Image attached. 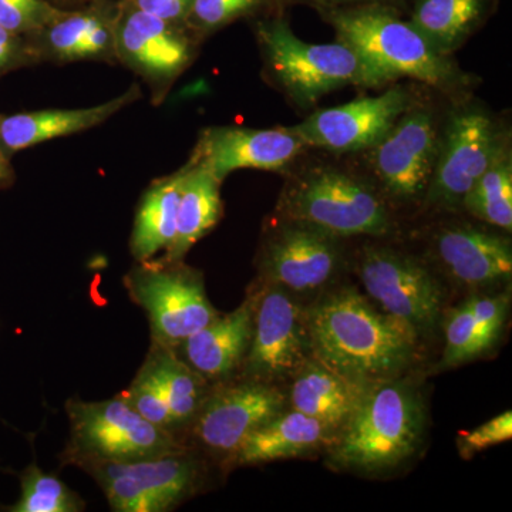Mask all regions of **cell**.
<instances>
[{"label": "cell", "mask_w": 512, "mask_h": 512, "mask_svg": "<svg viewBox=\"0 0 512 512\" xmlns=\"http://www.w3.org/2000/svg\"><path fill=\"white\" fill-rule=\"evenodd\" d=\"M185 174L187 168L154 185L141 201L130 242L138 262L150 261L173 242Z\"/></svg>", "instance_id": "d4e9b609"}, {"label": "cell", "mask_w": 512, "mask_h": 512, "mask_svg": "<svg viewBox=\"0 0 512 512\" xmlns=\"http://www.w3.org/2000/svg\"><path fill=\"white\" fill-rule=\"evenodd\" d=\"M512 437L511 410L498 414L494 419L481 424L476 430L461 433L457 439L460 456L471 458L487 448L510 441Z\"/></svg>", "instance_id": "1f68e13d"}, {"label": "cell", "mask_w": 512, "mask_h": 512, "mask_svg": "<svg viewBox=\"0 0 512 512\" xmlns=\"http://www.w3.org/2000/svg\"><path fill=\"white\" fill-rule=\"evenodd\" d=\"M343 265L340 238L286 218L272 232L259 258L261 281L299 298L329 289Z\"/></svg>", "instance_id": "7c38bea8"}, {"label": "cell", "mask_w": 512, "mask_h": 512, "mask_svg": "<svg viewBox=\"0 0 512 512\" xmlns=\"http://www.w3.org/2000/svg\"><path fill=\"white\" fill-rule=\"evenodd\" d=\"M504 148L490 117L478 111L456 114L448 123L424 198L436 207H463L468 192Z\"/></svg>", "instance_id": "4fadbf2b"}, {"label": "cell", "mask_w": 512, "mask_h": 512, "mask_svg": "<svg viewBox=\"0 0 512 512\" xmlns=\"http://www.w3.org/2000/svg\"><path fill=\"white\" fill-rule=\"evenodd\" d=\"M9 178V167L6 164L5 157H3L2 151H0V185L5 183Z\"/></svg>", "instance_id": "74e56055"}, {"label": "cell", "mask_w": 512, "mask_h": 512, "mask_svg": "<svg viewBox=\"0 0 512 512\" xmlns=\"http://www.w3.org/2000/svg\"><path fill=\"white\" fill-rule=\"evenodd\" d=\"M325 2H346V0H325Z\"/></svg>", "instance_id": "ab89813d"}, {"label": "cell", "mask_w": 512, "mask_h": 512, "mask_svg": "<svg viewBox=\"0 0 512 512\" xmlns=\"http://www.w3.org/2000/svg\"><path fill=\"white\" fill-rule=\"evenodd\" d=\"M221 214L220 181L204 165H191L181 191L175 237L163 259L183 261L185 254L217 225Z\"/></svg>", "instance_id": "603a6c76"}, {"label": "cell", "mask_w": 512, "mask_h": 512, "mask_svg": "<svg viewBox=\"0 0 512 512\" xmlns=\"http://www.w3.org/2000/svg\"><path fill=\"white\" fill-rule=\"evenodd\" d=\"M63 15L46 0H0V26L12 35L43 28Z\"/></svg>", "instance_id": "4dcf8cb0"}, {"label": "cell", "mask_w": 512, "mask_h": 512, "mask_svg": "<svg viewBox=\"0 0 512 512\" xmlns=\"http://www.w3.org/2000/svg\"><path fill=\"white\" fill-rule=\"evenodd\" d=\"M357 274L367 298L420 339L430 335L443 319V286L413 256L389 248H366Z\"/></svg>", "instance_id": "8fae6325"}, {"label": "cell", "mask_w": 512, "mask_h": 512, "mask_svg": "<svg viewBox=\"0 0 512 512\" xmlns=\"http://www.w3.org/2000/svg\"><path fill=\"white\" fill-rule=\"evenodd\" d=\"M15 35L0 26V69L6 66L15 53Z\"/></svg>", "instance_id": "8d00e7d4"}, {"label": "cell", "mask_w": 512, "mask_h": 512, "mask_svg": "<svg viewBox=\"0 0 512 512\" xmlns=\"http://www.w3.org/2000/svg\"><path fill=\"white\" fill-rule=\"evenodd\" d=\"M336 434L313 417L285 409L245 440L234 466H258L328 450Z\"/></svg>", "instance_id": "ffe728a7"}, {"label": "cell", "mask_w": 512, "mask_h": 512, "mask_svg": "<svg viewBox=\"0 0 512 512\" xmlns=\"http://www.w3.org/2000/svg\"><path fill=\"white\" fill-rule=\"evenodd\" d=\"M426 429V403L412 380L369 384L330 444L329 464L366 476L392 473L416 457Z\"/></svg>", "instance_id": "7a4b0ae2"}, {"label": "cell", "mask_w": 512, "mask_h": 512, "mask_svg": "<svg viewBox=\"0 0 512 512\" xmlns=\"http://www.w3.org/2000/svg\"><path fill=\"white\" fill-rule=\"evenodd\" d=\"M285 409L288 397L279 384L232 377L212 384L181 441L185 447L234 466L245 440Z\"/></svg>", "instance_id": "52a82bcc"}, {"label": "cell", "mask_w": 512, "mask_h": 512, "mask_svg": "<svg viewBox=\"0 0 512 512\" xmlns=\"http://www.w3.org/2000/svg\"><path fill=\"white\" fill-rule=\"evenodd\" d=\"M96 20L97 16L92 15H63L52 23L49 32L50 46L62 57L77 59L80 46Z\"/></svg>", "instance_id": "d6a6232c"}, {"label": "cell", "mask_w": 512, "mask_h": 512, "mask_svg": "<svg viewBox=\"0 0 512 512\" xmlns=\"http://www.w3.org/2000/svg\"><path fill=\"white\" fill-rule=\"evenodd\" d=\"M291 380V389L286 394L289 409L319 420L335 434L355 412L367 387L350 382L313 356Z\"/></svg>", "instance_id": "44dd1931"}, {"label": "cell", "mask_w": 512, "mask_h": 512, "mask_svg": "<svg viewBox=\"0 0 512 512\" xmlns=\"http://www.w3.org/2000/svg\"><path fill=\"white\" fill-rule=\"evenodd\" d=\"M259 2L261 0H192L191 12L202 26L214 28L248 12Z\"/></svg>", "instance_id": "836d02e7"}, {"label": "cell", "mask_w": 512, "mask_h": 512, "mask_svg": "<svg viewBox=\"0 0 512 512\" xmlns=\"http://www.w3.org/2000/svg\"><path fill=\"white\" fill-rule=\"evenodd\" d=\"M57 3H66V5H84V3H93L96 0H56Z\"/></svg>", "instance_id": "f35d334b"}, {"label": "cell", "mask_w": 512, "mask_h": 512, "mask_svg": "<svg viewBox=\"0 0 512 512\" xmlns=\"http://www.w3.org/2000/svg\"><path fill=\"white\" fill-rule=\"evenodd\" d=\"M308 325L312 356L360 386L402 377L419 359V336L355 286L319 293Z\"/></svg>", "instance_id": "6da1fadb"}, {"label": "cell", "mask_w": 512, "mask_h": 512, "mask_svg": "<svg viewBox=\"0 0 512 512\" xmlns=\"http://www.w3.org/2000/svg\"><path fill=\"white\" fill-rule=\"evenodd\" d=\"M339 42L362 57L380 84L412 77L434 87H450L458 73L412 23L382 8L343 10L332 15Z\"/></svg>", "instance_id": "3957f363"}, {"label": "cell", "mask_w": 512, "mask_h": 512, "mask_svg": "<svg viewBox=\"0 0 512 512\" xmlns=\"http://www.w3.org/2000/svg\"><path fill=\"white\" fill-rule=\"evenodd\" d=\"M144 365L148 367L161 392L164 393L173 416L175 434L181 441V434L190 426L195 414L200 410L212 384L175 355L173 349L163 348L154 343H151Z\"/></svg>", "instance_id": "484cf974"}, {"label": "cell", "mask_w": 512, "mask_h": 512, "mask_svg": "<svg viewBox=\"0 0 512 512\" xmlns=\"http://www.w3.org/2000/svg\"><path fill=\"white\" fill-rule=\"evenodd\" d=\"M100 485L111 510L167 512L198 493L204 464L192 448L133 463H84L79 466Z\"/></svg>", "instance_id": "30bf717a"}, {"label": "cell", "mask_w": 512, "mask_h": 512, "mask_svg": "<svg viewBox=\"0 0 512 512\" xmlns=\"http://www.w3.org/2000/svg\"><path fill=\"white\" fill-rule=\"evenodd\" d=\"M407 110L409 94L396 87L379 97L316 111L292 130L305 146L352 153L379 144Z\"/></svg>", "instance_id": "9a60e30c"}, {"label": "cell", "mask_w": 512, "mask_h": 512, "mask_svg": "<svg viewBox=\"0 0 512 512\" xmlns=\"http://www.w3.org/2000/svg\"><path fill=\"white\" fill-rule=\"evenodd\" d=\"M124 285L131 301L147 313L151 343L163 348H177L220 315L208 299L200 272L181 261L140 262Z\"/></svg>", "instance_id": "ba28073f"}, {"label": "cell", "mask_w": 512, "mask_h": 512, "mask_svg": "<svg viewBox=\"0 0 512 512\" xmlns=\"http://www.w3.org/2000/svg\"><path fill=\"white\" fill-rule=\"evenodd\" d=\"M510 291L474 293L444 319L443 369L474 362L491 352L503 336Z\"/></svg>", "instance_id": "d6986e66"}, {"label": "cell", "mask_w": 512, "mask_h": 512, "mask_svg": "<svg viewBox=\"0 0 512 512\" xmlns=\"http://www.w3.org/2000/svg\"><path fill=\"white\" fill-rule=\"evenodd\" d=\"M70 440L63 461L133 463L187 448L170 431L144 419L120 396L103 402L70 399L66 403Z\"/></svg>", "instance_id": "277c9868"}, {"label": "cell", "mask_w": 512, "mask_h": 512, "mask_svg": "<svg viewBox=\"0 0 512 512\" xmlns=\"http://www.w3.org/2000/svg\"><path fill=\"white\" fill-rule=\"evenodd\" d=\"M433 252L444 272L466 288H497L511 281V241L488 229L468 224L441 228Z\"/></svg>", "instance_id": "2e32d148"}, {"label": "cell", "mask_w": 512, "mask_h": 512, "mask_svg": "<svg viewBox=\"0 0 512 512\" xmlns=\"http://www.w3.org/2000/svg\"><path fill=\"white\" fill-rule=\"evenodd\" d=\"M259 39L269 69L296 103H316L340 87L380 86L362 57L345 43L312 45L303 42L284 22L259 25Z\"/></svg>", "instance_id": "8992f818"}, {"label": "cell", "mask_w": 512, "mask_h": 512, "mask_svg": "<svg viewBox=\"0 0 512 512\" xmlns=\"http://www.w3.org/2000/svg\"><path fill=\"white\" fill-rule=\"evenodd\" d=\"M303 141L292 128H214L202 138L198 163L218 181L239 168L276 171L301 153Z\"/></svg>", "instance_id": "e0dca14e"}, {"label": "cell", "mask_w": 512, "mask_h": 512, "mask_svg": "<svg viewBox=\"0 0 512 512\" xmlns=\"http://www.w3.org/2000/svg\"><path fill=\"white\" fill-rule=\"evenodd\" d=\"M463 207L478 220L511 231L512 164L505 148L468 192Z\"/></svg>", "instance_id": "83f0119b"}, {"label": "cell", "mask_w": 512, "mask_h": 512, "mask_svg": "<svg viewBox=\"0 0 512 512\" xmlns=\"http://www.w3.org/2000/svg\"><path fill=\"white\" fill-rule=\"evenodd\" d=\"M439 147L436 124L429 111L407 110L373 147V168L394 198L417 201L426 197Z\"/></svg>", "instance_id": "5bb4252c"}, {"label": "cell", "mask_w": 512, "mask_h": 512, "mask_svg": "<svg viewBox=\"0 0 512 512\" xmlns=\"http://www.w3.org/2000/svg\"><path fill=\"white\" fill-rule=\"evenodd\" d=\"M120 45L128 59L153 74H173L187 63L188 47L168 22L133 10L124 19Z\"/></svg>", "instance_id": "cb8c5ba5"}, {"label": "cell", "mask_w": 512, "mask_h": 512, "mask_svg": "<svg viewBox=\"0 0 512 512\" xmlns=\"http://www.w3.org/2000/svg\"><path fill=\"white\" fill-rule=\"evenodd\" d=\"M110 40L109 26L103 20L97 18L92 29L87 33L86 39L83 40L82 46H80L77 59L99 55V53L104 52L109 47Z\"/></svg>", "instance_id": "d590c367"}, {"label": "cell", "mask_w": 512, "mask_h": 512, "mask_svg": "<svg viewBox=\"0 0 512 512\" xmlns=\"http://www.w3.org/2000/svg\"><path fill=\"white\" fill-rule=\"evenodd\" d=\"M483 0H419L412 25L447 55L468 35L480 18Z\"/></svg>", "instance_id": "4316f807"}, {"label": "cell", "mask_w": 512, "mask_h": 512, "mask_svg": "<svg viewBox=\"0 0 512 512\" xmlns=\"http://www.w3.org/2000/svg\"><path fill=\"white\" fill-rule=\"evenodd\" d=\"M133 99L134 93L128 92L90 109L33 111L6 117L0 121V144L5 150L19 151L52 138L79 133L103 123Z\"/></svg>", "instance_id": "7402d4cb"}, {"label": "cell", "mask_w": 512, "mask_h": 512, "mask_svg": "<svg viewBox=\"0 0 512 512\" xmlns=\"http://www.w3.org/2000/svg\"><path fill=\"white\" fill-rule=\"evenodd\" d=\"M251 291V343L238 377L272 384L291 380L312 357L308 305L299 296L262 281Z\"/></svg>", "instance_id": "9c48e42d"}, {"label": "cell", "mask_w": 512, "mask_h": 512, "mask_svg": "<svg viewBox=\"0 0 512 512\" xmlns=\"http://www.w3.org/2000/svg\"><path fill=\"white\" fill-rule=\"evenodd\" d=\"M191 5L192 0H136V9L168 23L183 18Z\"/></svg>", "instance_id": "e575fe53"}, {"label": "cell", "mask_w": 512, "mask_h": 512, "mask_svg": "<svg viewBox=\"0 0 512 512\" xmlns=\"http://www.w3.org/2000/svg\"><path fill=\"white\" fill-rule=\"evenodd\" d=\"M254 293L248 291L244 302L225 315H218L207 326L183 340L175 355L210 384L238 376L247 356L252 336Z\"/></svg>", "instance_id": "ac0fdd59"}, {"label": "cell", "mask_w": 512, "mask_h": 512, "mask_svg": "<svg viewBox=\"0 0 512 512\" xmlns=\"http://www.w3.org/2000/svg\"><path fill=\"white\" fill-rule=\"evenodd\" d=\"M286 220L303 222L333 237H383L392 228L389 211L369 185L336 168H316L286 187Z\"/></svg>", "instance_id": "5b68a950"}, {"label": "cell", "mask_w": 512, "mask_h": 512, "mask_svg": "<svg viewBox=\"0 0 512 512\" xmlns=\"http://www.w3.org/2000/svg\"><path fill=\"white\" fill-rule=\"evenodd\" d=\"M119 396L144 419L153 423L154 426L160 427V429L170 431L177 437L173 416H171L170 407H168L164 393L161 392L157 380L154 379L144 363L128 389L121 392Z\"/></svg>", "instance_id": "f546056e"}, {"label": "cell", "mask_w": 512, "mask_h": 512, "mask_svg": "<svg viewBox=\"0 0 512 512\" xmlns=\"http://www.w3.org/2000/svg\"><path fill=\"white\" fill-rule=\"evenodd\" d=\"M20 497L15 504L2 508L9 512H79L84 501L62 480L46 474L36 463L20 474Z\"/></svg>", "instance_id": "f1b7e54d"}]
</instances>
